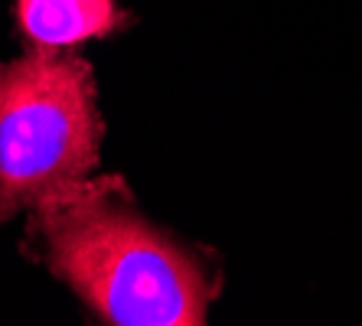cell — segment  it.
<instances>
[{"label":"cell","mask_w":362,"mask_h":326,"mask_svg":"<svg viewBox=\"0 0 362 326\" xmlns=\"http://www.w3.org/2000/svg\"><path fill=\"white\" fill-rule=\"evenodd\" d=\"M111 183H82L33 219L42 261L95 313L121 326H196L212 284L180 245L115 202Z\"/></svg>","instance_id":"1"},{"label":"cell","mask_w":362,"mask_h":326,"mask_svg":"<svg viewBox=\"0 0 362 326\" xmlns=\"http://www.w3.org/2000/svg\"><path fill=\"white\" fill-rule=\"evenodd\" d=\"M98 147L101 115L82 59L33 50L0 66V219L82 186Z\"/></svg>","instance_id":"2"},{"label":"cell","mask_w":362,"mask_h":326,"mask_svg":"<svg viewBox=\"0 0 362 326\" xmlns=\"http://www.w3.org/2000/svg\"><path fill=\"white\" fill-rule=\"evenodd\" d=\"M17 17L36 50H72L131 23L111 0H20Z\"/></svg>","instance_id":"3"}]
</instances>
